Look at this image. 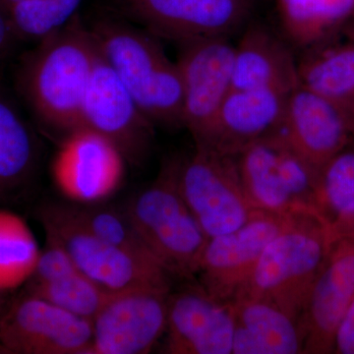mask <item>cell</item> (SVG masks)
<instances>
[{
    "instance_id": "33",
    "label": "cell",
    "mask_w": 354,
    "mask_h": 354,
    "mask_svg": "<svg viewBox=\"0 0 354 354\" xmlns=\"http://www.w3.org/2000/svg\"><path fill=\"white\" fill-rule=\"evenodd\" d=\"M353 120H354V108H353Z\"/></svg>"
},
{
    "instance_id": "27",
    "label": "cell",
    "mask_w": 354,
    "mask_h": 354,
    "mask_svg": "<svg viewBox=\"0 0 354 354\" xmlns=\"http://www.w3.org/2000/svg\"><path fill=\"white\" fill-rule=\"evenodd\" d=\"M83 0H20L7 9L18 39L41 41L68 24Z\"/></svg>"
},
{
    "instance_id": "3",
    "label": "cell",
    "mask_w": 354,
    "mask_h": 354,
    "mask_svg": "<svg viewBox=\"0 0 354 354\" xmlns=\"http://www.w3.org/2000/svg\"><path fill=\"white\" fill-rule=\"evenodd\" d=\"M334 241L327 225L314 209L293 212L286 227L266 247L236 297L268 300L300 321Z\"/></svg>"
},
{
    "instance_id": "30",
    "label": "cell",
    "mask_w": 354,
    "mask_h": 354,
    "mask_svg": "<svg viewBox=\"0 0 354 354\" xmlns=\"http://www.w3.org/2000/svg\"><path fill=\"white\" fill-rule=\"evenodd\" d=\"M16 39L18 38L11 25L8 12L0 6V67L8 57Z\"/></svg>"
},
{
    "instance_id": "22",
    "label": "cell",
    "mask_w": 354,
    "mask_h": 354,
    "mask_svg": "<svg viewBox=\"0 0 354 354\" xmlns=\"http://www.w3.org/2000/svg\"><path fill=\"white\" fill-rule=\"evenodd\" d=\"M297 75L298 86L335 102L353 120L354 41L310 51L297 62Z\"/></svg>"
},
{
    "instance_id": "8",
    "label": "cell",
    "mask_w": 354,
    "mask_h": 354,
    "mask_svg": "<svg viewBox=\"0 0 354 354\" xmlns=\"http://www.w3.org/2000/svg\"><path fill=\"white\" fill-rule=\"evenodd\" d=\"M118 12L158 38L179 44L241 31L253 0H109Z\"/></svg>"
},
{
    "instance_id": "32",
    "label": "cell",
    "mask_w": 354,
    "mask_h": 354,
    "mask_svg": "<svg viewBox=\"0 0 354 354\" xmlns=\"http://www.w3.org/2000/svg\"><path fill=\"white\" fill-rule=\"evenodd\" d=\"M0 293H1V290H0ZM6 302H4L3 298L1 297V295H0V312L2 311L3 307L6 306Z\"/></svg>"
},
{
    "instance_id": "26",
    "label": "cell",
    "mask_w": 354,
    "mask_h": 354,
    "mask_svg": "<svg viewBox=\"0 0 354 354\" xmlns=\"http://www.w3.org/2000/svg\"><path fill=\"white\" fill-rule=\"evenodd\" d=\"M28 295L41 298L59 308L93 321L111 293L77 270L43 283H28Z\"/></svg>"
},
{
    "instance_id": "17",
    "label": "cell",
    "mask_w": 354,
    "mask_h": 354,
    "mask_svg": "<svg viewBox=\"0 0 354 354\" xmlns=\"http://www.w3.org/2000/svg\"><path fill=\"white\" fill-rule=\"evenodd\" d=\"M124 158L108 139L87 129L64 137L53 165L60 190L78 202L99 201L118 187Z\"/></svg>"
},
{
    "instance_id": "28",
    "label": "cell",
    "mask_w": 354,
    "mask_h": 354,
    "mask_svg": "<svg viewBox=\"0 0 354 354\" xmlns=\"http://www.w3.org/2000/svg\"><path fill=\"white\" fill-rule=\"evenodd\" d=\"M67 209L81 225L102 241L136 257L158 263L142 241L125 209L118 212L109 208L71 206Z\"/></svg>"
},
{
    "instance_id": "13",
    "label": "cell",
    "mask_w": 354,
    "mask_h": 354,
    "mask_svg": "<svg viewBox=\"0 0 354 354\" xmlns=\"http://www.w3.org/2000/svg\"><path fill=\"white\" fill-rule=\"evenodd\" d=\"M235 46L227 37L180 44L176 64L183 81V127L200 141L232 88Z\"/></svg>"
},
{
    "instance_id": "6",
    "label": "cell",
    "mask_w": 354,
    "mask_h": 354,
    "mask_svg": "<svg viewBox=\"0 0 354 354\" xmlns=\"http://www.w3.org/2000/svg\"><path fill=\"white\" fill-rule=\"evenodd\" d=\"M235 158L254 209L283 215L314 209L318 172L295 152L279 131L251 144Z\"/></svg>"
},
{
    "instance_id": "10",
    "label": "cell",
    "mask_w": 354,
    "mask_h": 354,
    "mask_svg": "<svg viewBox=\"0 0 354 354\" xmlns=\"http://www.w3.org/2000/svg\"><path fill=\"white\" fill-rule=\"evenodd\" d=\"M171 286H150L113 292L97 312L90 354H144L167 329Z\"/></svg>"
},
{
    "instance_id": "25",
    "label": "cell",
    "mask_w": 354,
    "mask_h": 354,
    "mask_svg": "<svg viewBox=\"0 0 354 354\" xmlns=\"http://www.w3.org/2000/svg\"><path fill=\"white\" fill-rule=\"evenodd\" d=\"M39 253L27 223L0 209V290H11L31 278Z\"/></svg>"
},
{
    "instance_id": "16",
    "label": "cell",
    "mask_w": 354,
    "mask_h": 354,
    "mask_svg": "<svg viewBox=\"0 0 354 354\" xmlns=\"http://www.w3.org/2000/svg\"><path fill=\"white\" fill-rule=\"evenodd\" d=\"M354 299V237L335 239L302 313L304 353H333L335 330Z\"/></svg>"
},
{
    "instance_id": "7",
    "label": "cell",
    "mask_w": 354,
    "mask_h": 354,
    "mask_svg": "<svg viewBox=\"0 0 354 354\" xmlns=\"http://www.w3.org/2000/svg\"><path fill=\"white\" fill-rule=\"evenodd\" d=\"M46 234L64 247L79 271L109 293L150 286H171V274L158 263L142 259L102 241L81 225L66 206L39 212Z\"/></svg>"
},
{
    "instance_id": "1",
    "label": "cell",
    "mask_w": 354,
    "mask_h": 354,
    "mask_svg": "<svg viewBox=\"0 0 354 354\" xmlns=\"http://www.w3.org/2000/svg\"><path fill=\"white\" fill-rule=\"evenodd\" d=\"M39 41L21 62L18 91L41 127L66 137L80 129L84 97L99 50L78 14Z\"/></svg>"
},
{
    "instance_id": "14",
    "label": "cell",
    "mask_w": 354,
    "mask_h": 354,
    "mask_svg": "<svg viewBox=\"0 0 354 354\" xmlns=\"http://www.w3.org/2000/svg\"><path fill=\"white\" fill-rule=\"evenodd\" d=\"M164 351L171 354H232L234 307L189 286L169 295Z\"/></svg>"
},
{
    "instance_id": "12",
    "label": "cell",
    "mask_w": 354,
    "mask_h": 354,
    "mask_svg": "<svg viewBox=\"0 0 354 354\" xmlns=\"http://www.w3.org/2000/svg\"><path fill=\"white\" fill-rule=\"evenodd\" d=\"M153 124L99 53L81 111L80 129L101 135L124 160L139 164L153 138Z\"/></svg>"
},
{
    "instance_id": "21",
    "label": "cell",
    "mask_w": 354,
    "mask_h": 354,
    "mask_svg": "<svg viewBox=\"0 0 354 354\" xmlns=\"http://www.w3.org/2000/svg\"><path fill=\"white\" fill-rule=\"evenodd\" d=\"M37 165L34 132L17 106L0 93V203L19 197L29 187Z\"/></svg>"
},
{
    "instance_id": "18",
    "label": "cell",
    "mask_w": 354,
    "mask_h": 354,
    "mask_svg": "<svg viewBox=\"0 0 354 354\" xmlns=\"http://www.w3.org/2000/svg\"><path fill=\"white\" fill-rule=\"evenodd\" d=\"M290 94L269 88H232L206 134L195 144L236 157L251 144L278 131Z\"/></svg>"
},
{
    "instance_id": "2",
    "label": "cell",
    "mask_w": 354,
    "mask_h": 354,
    "mask_svg": "<svg viewBox=\"0 0 354 354\" xmlns=\"http://www.w3.org/2000/svg\"><path fill=\"white\" fill-rule=\"evenodd\" d=\"M90 29L100 55L153 124L183 127L180 71L157 37L109 18L97 21Z\"/></svg>"
},
{
    "instance_id": "31",
    "label": "cell",
    "mask_w": 354,
    "mask_h": 354,
    "mask_svg": "<svg viewBox=\"0 0 354 354\" xmlns=\"http://www.w3.org/2000/svg\"><path fill=\"white\" fill-rule=\"evenodd\" d=\"M20 1V0H0V6L3 7V8L7 9L9 7L12 6L13 4H15L16 2Z\"/></svg>"
},
{
    "instance_id": "24",
    "label": "cell",
    "mask_w": 354,
    "mask_h": 354,
    "mask_svg": "<svg viewBox=\"0 0 354 354\" xmlns=\"http://www.w3.org/2000/svg\"><path fill=\"white\" fill-rule=\"evenodd\" d=\"M279 9L290 43L310 48L348 19L354 0H279Z\"/></svg>"
},
{
    "instance_id": "23",
    "label": "cell",
    "mask_w": 354,
    "mask_h": 354,
    "mask_svg": "<svg viewBox=\"0 0 354 354\" xmlns=\"http://www.w3.org/2000/svg\"><path fill=\"white\" fill-rule=\"evenodd\" d=\"M313 207L334 241L354 237V149H344L319 171Z\"/></svg>"
},
{
    "instance_id": "11",
    "label": "cell",
    "mask_w": 354,
    "mask_h": 354,
    "mask_svg": "<svg viewBox=\"0 0 354 354\" xmlns=\"http://www.w3.org/2000/svg\"><path fill=\"white\" fill-rule=\"evenodd\" d=\"M292 213L255 209L241 227L209 239L198 268L199 285L216 299L232 301L250 278L266 247L286 227Z\"/></svg>"
},
{
    "instance_id": "4",
    "label": "cell",
    "mask_w": 354,
    "mask_h": 354,
    "mask_svg": "<svg viewBox=\"0 0 354 354\" xmlns=\"http://www.w3.org/2000/svg\"><path fill=\"white\" fill-rule=\"evenodd\" d=\"M180 158L167 160L157 178L125 212L142 241L171 278H196L209 239L191 213L179 186Z\"/></svg>"
},
{
    "instance_id": "20",
    "label": "cell",
    "mask_w": 354,
    "mask_h": 354,
    "mask_svg": "<svg viewBox=\"0 0 354 354\" xmlns=\"http://www.w3.org/2000/svg\"><path fill=\"white\" fill-rule=\"evenodd\" d=\"M230 302L234 314L232 354L304 353V332L298 319L261 298L239 295Z\"/></svg>"
},
{
    "instance_id": "15",
    "label": "cell",
    "mask_w": 354,
    "mask_h": 354,
    "mask_svg": "<svg viewBox=\"0 0 354 354\" xmlns=\"http://www.w3.org/2000/svg\"><path fill=\"white\" fill-rule=\"evenodd\" d=\"M278 131L316 172L348 145L354 121L344 109L297 86L288 95Z\"/></svg>"
},
{
    "instance_id": "19",
    "label": "cell",
    "mask_w": 354,
    "mask_h": 354,
    "mask_svg": "<svg viewBox=\"0 0 354 354\" xmlns=\"http://www.w3.org/2000/svg\"><path fill=\"white\" fill-rule=\"evenodd\" d=\"M297 86V62L288 44L264 26L244 28L235 46L232 88H269L290 94Z\"/></svg>"
},
{
    "instance_id": "9",
    "label": "cell",
    "mask_w": 354,
    "mask_h": 354,
    "mask_svg": "<svg viewBox=\"0 0 354 354\" xmlns=\"http://www.w3.org/2000/svg\"><path fill=\"white\" fill-rule=\"evenodd\" d=\"M92 321L27 295L0 312V348L16 354H90Z\"/></svg>"
},
{
    "instance_id": "5",
    "label": "cell",
    "mask_w": 354,
    "mask_h": 354,
    "mask_svg": "<svg viewBox=\"0 0 354 354\" xmlns=\"http://www.w3.org/2000/svg\"><path fill=\"white\" fill-rule=\"evenodd\" d=\"M178 180L188 208L208 239L241 227L255 211L232 156L195 144L194 151L179 160Z\"/></svg>"
},
{
    "instance_id": "29",
    "label": "cell",
    "mask_w": 354,
    "mask_h": 354,
    "mask_svg": "<svg viewBox=\"0 0 354 354\" xmlns=\"http://www.w3.org/2000/svg\"><path fill=\"white\" fill-rule=\"evenodd\" d=\"M333 353L354 354V299L335 330Z\"/></svg>"
}]
</instances>
